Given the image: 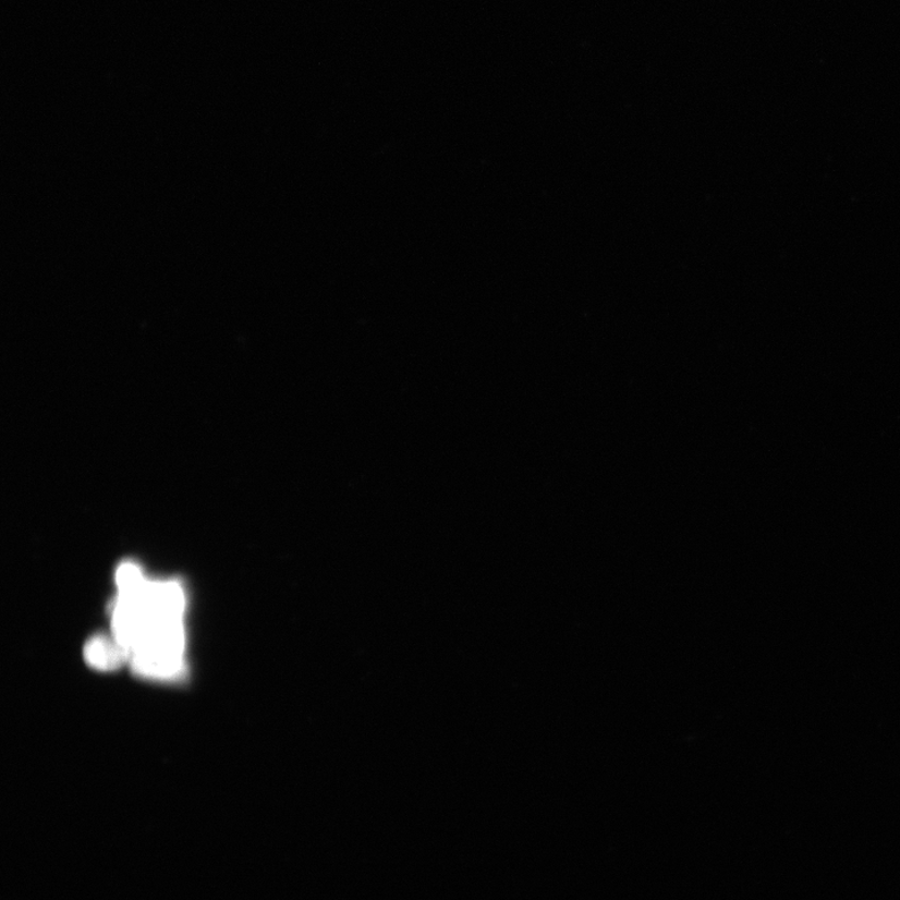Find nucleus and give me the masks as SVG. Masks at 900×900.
Listing matches in <instances>:
<instances>
[{
  "label": "nucleus",
  "mask_w": 900,
  "mask_h": 900,
  "mask_svg": "<svg viewBox=\"0 0 900 900\" xmlns=\"http://www.w3.org/2000/svg\"><path fill=\"white\" fill-rule=\"evenodd\" d=\"M84 658L90 667L98 670H114L121 667L125 660H130V653L115 640H110L106 635H98L87 643L86 648H84Z\"/></svg>",
  "instance_id": "1"
}]
</instances>
